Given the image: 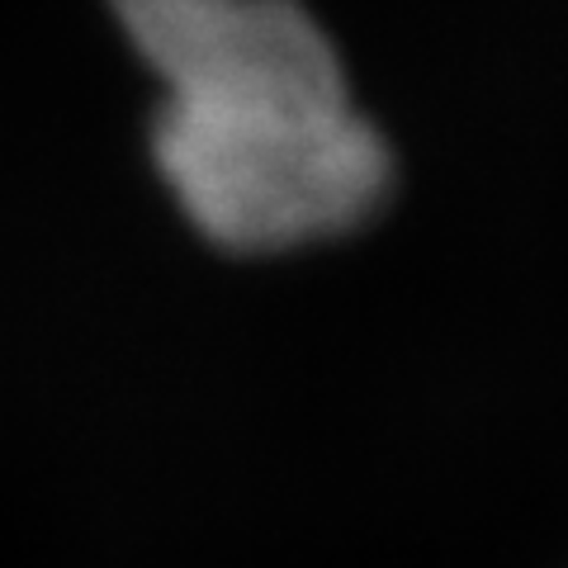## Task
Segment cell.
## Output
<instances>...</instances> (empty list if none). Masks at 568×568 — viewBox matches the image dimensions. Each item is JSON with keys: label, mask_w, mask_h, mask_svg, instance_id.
<instances>
[{"label": "cell", "mask_w": 568, "mask_h": 568, "mask_svg": "<svg viewBox=\"0 0 568 568\" xmlns=\"http://www.w3.org/2000/svg\"><path fill=\"white\" fill-rule=\"evenodd\" d=\"M162 81L152 152L204 237L284 252L361 227L388 194V148L298 0H114Z\"/></svg>", "instance_id": "cell-1"}]
</instances>
